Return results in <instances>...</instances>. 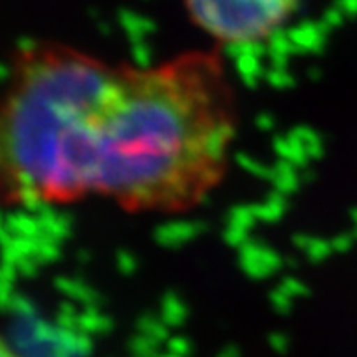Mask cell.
Here are the masks:
<instances>
[{
    "label": "cell",
    "instance_id": "1",
    "mask_svg": "<svg viewBox=\"0 0 357 357\" xmlns=\"http://www.w3.org/2000/svg\"><path fill=\"white\" fill-rule=\"evenodd\" d=\"M236 133V89L217 50L123 64L103 199L129 213L192 211L227 177Z\"/></svg>",
    "mask_w": 357,
    "mask_h": 357
},
{
    "label": "cell",
    "instance_id": "3",
    "mask_svg": "<svg viewBox=\"0 0 357 357\" xmlns=\"http://www.w3.org/2000/svg\"><path fill=\"white\" fill-rule=\"evenodd\" d=\"M0 357H20L16 351H14L10 345L6 344L2 337H0Z\"/></svg>",
    "mask_w": 357,
    "mask_h": 357
},
{
    "label": "cell",
    "instance_id": "2",
    "mask_svg": "<svg viewBox=\"0 0 357 357\" xmlns=\"http://www.w3.org/2000/svg\"><path fill=\"white\" fill-rule=\"evenodd\" d=\"M191 22L217 46H255L278 34L302 0H183Z\"/></svg>",
    "mask_w": 357,
    "mask_h": 357
}]
</instances>
